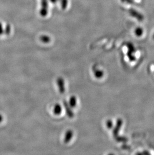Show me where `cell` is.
<instances>
[{
    "instance_id": "6da1fadb",
    "label": "cell",
    "mask_w": 154,
    "mask_h": 155,
    "mask_svg": "<svg viewBox=\"0 0 154 155\" xmlns=\"http://www.w3.org/2000/svg\"><path fill=\"white\" fill-rule=\"evenodd\" d=\"M41 7L40 11V14L43 17H45L48 15V0H41Z\"/></svg>"
},
{
    "instance_id": "7a4b0ae2",
    "label": "cell",
    "mask_w": 154,
    "mask_h": 155,
    "mask_svg": "<svg viewBox=\"0 0 154 155\" xmlns=\"http://www.w3.org/2000/svg\"><path fill=\"white\" fill-rule=\"evenodd\" d=\"M130 15L132 17L137 19L139 21H143L144 20V17L142 14L140 13L138 11L134 9H130L129 10Z\"/></svg>"
},
{
    "instance_id": "3957f363",
    "label": "cell",
    "mask_w": 154,
    "mask_h": 155,
    "mask_svg": "<svg viewBox=\"0 0 154 155\" xmlns=\"http://www.w3.org/2000/svg\"><path fill=\"white\" fill-rule=\"evenodd\" d=\"M144 33V30L141 27H138L135 30V34L136 36L138 37H141Z\"/></svg>"
},
{
    "instance_id": "277c9868",
    "label": "cell",
    "mask_w": 154,
    "mask_h": 155,
    "mask_svg": "<svg viewBox=\"0 0 154 155\" xmlns=\"http://www.w3.org/2000/svg\"><path fill=\"white\" fill-rule=\"evenodd\" d=\"M40 38V40L44 43H48L51 41V39L50 38V37L47 35H42Z\"/></svg>"
},
{
    "instance_id": "5b68a950",
    "label": "cell",
    "mask_w": 154,
    "mask_h": 155,
    "mask_svg": "<svg viewBox=\"0 0 154 155\" xmlns=\"http://www.w3.org/2000/svg\"><path fill=\"white\" fill-rule=\"evenodd\" d=\"M62 111V107L59 104H57L54 107V112L55 114H59Z\"/></svg>"
},
{
    "instance_id": "8992f818",
    "label": "cell",
    "mask_w": 154,
    "mask_h": 155,
    "mask_svg": "<svg viewBox=\"0 0 154 155\" xmlns=\"http://www.w3.org/2000/svg\"><path fill=\"white\" fill-rule=\"evenodd\" d=\"M60 3L61 5V7L63 10H65L67 8L68 4V0H60Z\"/></svg>"
},
{
    "instance_id": "52a82bcc",
    "label": "cell",
    "mask_w": 154,
    "mask_h": 155,
    "mask_svg": "<svg viewBox=\"0 0 154 155\" xmlns=\"http://www.w3.org/2000/svg\"><path fill=\"white\" fill-rule=\"evenodd\" d=\"M5 34L6 35H9V34H10L11 33V26L10 25H9V24H8L6 26V28H5Z\"/></svg>"
},
{
    "instance_id": "ba28073f",
    "label": "cell",
    "mask_w": 154,
    "mask_h": 155,
    "mask_svg": "<svg viewBox=\"0 0 154 155\" xmlns=\"http://www.w3.org/2000/svg\"><path fill=\"white\" fill-rule=\"evenodd\" d=\"M4 32V30L3 29V25L1 23H0V35H2Z\"/></svg>"
},
{
    "instance_id": "9c48e42d",
    "label": "cell",
    "mask_w": 154,
    "mask_h": 155,
    "mask_svg": "<svg viewBox=\"0 0 154 155\" xmlns=\"http://www.w3.org/2000/svg\"><path fill=\"white\" fill-rule=\"evenodd\" d=\"M70 101H71V105L72 106L73 105L74 106L75 105V104H76V102H75L76 99L75 98H74V97H73V98H71V100H70Z\"/></svg>"
},
{
    "instance_id": "30bf717a",
    "label": "cell",
    "mask_w": 154,
    "mask_h": 155,
    "mask_svg": "<svg viewBox=\"0 0 154 155\" xmlns=\"http://www.w3.org/2000/svg\"><path fill=\"white\" fill-rule=\"evenodd\" d=\"M122 1L123 2H127V3H130V4L132 3L133 2L132 0H122Z\"/></svg>"
},
{
    "instance_id": "8fae6325",
    "label": "cell",
    "mask_w": 154,
    "mask_h": 155,
    "mask_svg": "<svg viewBox=\"0 0 154 155\" xmlns=\"http://www.w3.org/2000/svg\"><path fill=\"white\" fill-rule=\"evenodd\" d=\"M50 2H51V3H52V4H56V3H57V2L58 1V0H50Z\"/></svg>"
},
{
    "instance_id": "7c38bea8",
    "label": "cell",
    "mask_w": 154,
    "mask_h": 155,
    "mask_svg": "<svg viewBox=\"0 0 154 155\" xmlns=\"http://www.w3.org/2000/svg\"><path fill=\"white\" fill-rule=\"evenodd\" d=\"M3 117H2V116L1 115V114H0V123H1V122H2V121H3Z\"/></svg>"
},
{
    "instance_id": "4fadbf2b",
    "label": "cell",
    "mask_w": 154,
    "mask_h": 155,
    "mask_svg": "<svg viewBox=\"0 0 154 155\" xmlns=\"http://www.w3.org/2000/svg\"><path fill=\"white\" fill-rule=\"evenodd\" d=\"M153 39H154V34H153Z\"/></svg>"
}]
</instances>
